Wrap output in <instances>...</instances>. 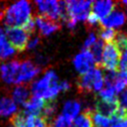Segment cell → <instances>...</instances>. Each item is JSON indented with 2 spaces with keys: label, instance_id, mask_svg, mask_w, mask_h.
<instances>
[{
  "label": "cell",
  "instance_id": "1",
  "mask_svg": "<svg viewBox=\"0 0 127 127\" xmlns=\"http://www.w3.org/2000/svg\"><path fill=\"white\" fill-rule=\"evenodd\" d=\"M61 91L60 81L54 70H47L45 75L31 85L33 96L43 98L45 101H55V98Z\"/></svg>",
  "mask_w": 127,
  "mask_h": 127
},
{
  "label": "cell",
  "instance_id": "2",
  "mask_svg": "<svg viewBox=\"0 0 127 127\" xmlns=\"http://www.w3.org/2000/svg\"><path fill=\"white\" fill-rule=\"evenodd\" d=\"M31 3L28 1H18L8 6L5 10V25L7 27H23L31 16Z\"/></svg>",
  "mask_w": 127,
  "mask_h": 127
},
{
  "label": "cell",
  "instance_id": "3",
  "mask_svg": "<svg viewBox=\"0 0 127 127\" xmlns=\"http://www.w3.org/2000/svg\"><path fill=\"white\" fill-rule=\"evenodd\" d=\"M104 86L103 73L101 68L94 66L84 74L80 75L77 81V88L80 92L100 91Z\"/></svg>",
  "mask_w": 127,
  "mask_h": 127
},
{
  "label": "cell",
  "instance_id": "4",
  "mask_svg": "<svg viewBox=\"0 0 127 127\" xmlns=\"http://www.w3.org/2000/svg\"><path fill=\"white\" fill-rule=\"evenodd\" d=\"M37 9L40 11L41 15L49 18L52 21L59 22L64 21L66 18L65 12V3L63 1H55V0H37L35 1Z\"/></svg>",
  "mask_w": 127,
  "mask_h": 127
},
{
  "label": "cell",
  "instance_id": "5",
  "mask_svg": "<svg viewBox=\"0 0 127 127\" xmlns=\"http://www.w3.org/2000/svg\"><path fill=\"white\" fill-rule=\"evenodd\" d=\"M121 60V52L117 46L111 42L107 43L103 48L100 68H104L107 71H116L119 69V64Z\"/></svg>",
  "mask_w": 127,
  "mask_h": 127
},
{
  "label": "cell",
  "instance_id": "6",
  "mask_svg": "<svg viewBox=\"0 0 127 127\" xmlns=\"http://www.w3.org/2000/svg\"><path fill=\"white\" fill-rule=\"evenodd\" d=\"M65 3V12L67 17L77 21H85L88 14L90 13L91 1H66Z\"/></svg>",
  "mask_w": 127,
  "mask_h": 127
},
{
  "label": "cell",
  "instance_id": "7",
  "mask_svg": "<svg viewBox=\"0 0 127 127\" xmlns=\"http://www.w3.org/2000/svg\"><path fill=\"white\" fill-rule=\"evenodd\" d=\"M5 35L15 51L17 50L22 52L27 48L30 35L22 27H7L5 30Z\"/></svg>",
  "mask_w": 127,
  "mask_h": 127
},
{
  "label": "cell",
  "instance_id": "8",
  "mask_svg": "<svg viewBox=\"0 0 127 127\" xmlns=\"http://www.w3.org/2000/svg\"><path fill=\"white\" fill-rule=\"evenodd\" d=\"M40 70L41 68L29 60L20 62L19 69H18L17 76L15 79V84L22 85L25 82L32 80L40 73Z\"/></svg>",
  "mask_w": 127,
  "mask_h": 127
},
{
  "label": "cell",
  "instance_id": "9",
  "mask_svg": "<svg viewBox=\"0 0 127 127\" xmlns=\"http://www.w3.org/2000/svg\"><path fill=\"white\" fill-rule=\"evenodd\" d=\"M72 63H73V65L76 71L80 75L84 74L85 72H87L89 69H91L95 65L94 59L88 50H82L81 52H79L74 57Z\"/></svg>",
  "mask_w": 127,
  "mask_h": 127
},
{
  "label": "cell",
  "instance_id": "10",
  "mask_svg": "<svg viewBox=\"0 0 127 127\" xmlns=\"http://www.w3.org/2000/svg\"><path fill=\"white\" fill-rule=\"evenodd\" d=\"M34 20L35 24L38 26L39 33L42 36H49L61 29V23L52 21L41 14H36Z\"/></svg>",
  "mask_w": 127,
  "mask_h": 127
},
{
  "label": "cell",
  "instance_id": "11",
  "mask_svg": "<svg viewBox=\"0 0 127 127\" xmlns=\"http://www.w3.org/2000/svg\"><path fill=\"white\" fill-rule=\"evenodd\" d=\"M20 61L14 60L9 63L0 64V77L8 84H15V79L19 69Z\"/></svg>",
  "mask_w": 127,
  "mask_h": 127
},
{
  "label": "cell",
  "instance_id": "12",
  "mask_svg": "<svg viewBox=\"0 0 127 127\" xmlns=\"http://www.w3.org/2000/svg\"><path fill=\"white\" fill-rule=\"evenodd\" d=\"M126 16L121 10H113L108 16L101 19L99 21V24L102 28L107 29H113L122 26L125 23Z\"/></svg>",
  "mask_w": 127,
  "mask_h": 127
},
{
  "label": "cell",
  "instance_id": "13",
  "mask_svg": "<svg viewBox=\"0 0 127 127\" xmlns=\"http://www.w3.org/2000/svg\"><path fill=\"white\" fill-rule=\"evenodd\" d=\"M45 104H46V101L43 98H40L37 96H32L24 103L23 112L28 115L38 117L41 115Z\"/></svg>",
  "mask_w": 127,
  "mask_h": 127
},
{
  "label": "cell",
  "instance_id": "14",
  "mask_svg": "<svg viewBox=\"0 0 127 127\" xmlns=\"http://www.w3.org/2000/svg\"><path fill=\"white\" fill-rule=\"evenodd\" d=\"M117 3L112 1H95L92 2V13L99 19H103L106 16H108L116 7Z\"/></svg>",
  "mask_w": 127,
  "mask_h": 127
},
{
  "label": "cell",
  "instance_id": "15",
  "mask_svg": "<svg viewBox=\"0 0 127 127\" xmlns=\"http://www.w3.org/2000/svg\"><path fill=\"white\" fill-rule=\"evenodd\" d=\"M35 116L28 115L21 111L15 113L11 117L10 122L12 123L13 127H35Z\"/></svg>",
  "mask_w": 127,
  "mask_h": 127
},
{
  "label": "cell",
  "instance_id": "16",
  "mask_svg": "<svg viewBox=\"0 0 127 127\" xmlns=\"http://www.w3.org/2000/svg\"><path fill=\"white\" fill-rule=\"evenodd\" d=\"M118 108H119V103L118 102L110 103V102L103 101L101 99H97L94 109H95L96 113L110 118Z\"/></svg>",
  "mask_w": 127,
  "mask_h": 127
},
{
  "label": "cell",
  "instance_id": "17",
  "mask_svg": "<svg viewBox=\"0 0 127 127\" xmlns=\"http://www.w3.org/2000/svg\"><path fill=\"white\" fill-rule=\"evenodd\" d=\"M80 112V103L76 100H67L64 104L62 115L69 121H73Z\"/></svg>",
  "mask_w": 127,
  "mask_h": 127
},
{
  "label": "cell",
  "instance_id": "18",
  "mask_svg": "<svg viewBox=\"0 0 127 127\" xmlns=\"http://www.w3.org/2000/svg\"><path fill=\"white\" fill-rule=\"evenodd\" d=\"M15 52L16 51L10 45L6 38L5 30L0 28V60H6L12 57L15 54Z\"/></svg>",
  "mask_w": 127,
  "mask_h": 127
},
{
  "label": "cell",
  "instance_id": "19",
  "mask_svg": "<svg viewBox=\"0 0 127 127\" xmlns=\"http://www.w3.org/2000/svg\"><path fill=\"white\" fill-rule=\"evenodd\" d=\"M17 112L16 103L9 97L0 98V116L7 117L10 115H14Z\"/></svg>",
  "mask_w": 127,
  "mask_h": 127
},
{
  "label": "cell",
  "instance_id": "20",
  "mask_svg": "<svg viewBox=\"0 0 127 127\" xmlns=\"http://www.w3.org/2000/svg\"><path fill=\"white\" fill-rule=\"evenodd\" d=\"M110 125L112 127H127V110L119 106L110 117Z\"/></svg>",
  "mask_w": 127,
  "mask_h": 127
},
{
  "label": "cell",
  "instance_id": "21",
  "mask_svg": "<svg viewBox=\"0 0 127 127\" xmlns=\"http://www.w3.org/2000/svg\"><path fill=\"white\" fill-rule=\"evenodd\" d=\"M30 95V90L26 85H17L12 92V100L18 104H24Z\"/></svg>",
  "mask_w": 127,
  "mask_h": 127
},
{
  "label": "cell",
  "instance_id": "22",
  "mask_svg": "<svg viewBox=\"0 0 127 127\" xmlns=\"http://www.w3.org/2000/svg\"><path fill=\"white\" fill-rule=\"evenodd\" d=\"M91 113L92 110L90 108H85V110L73 120V127H93Z\"/></svg>",
  "mask_w": 127,
  "mask_h": 127
},
{
  "label": "cell",
  "instance_id": "23",
  "mask_svg": "<svg viewBox=\"0 0 127 127\" xmlns=\"http://www.w3.org/2000/svg\"><path fill=\"white\" fill-rule=\"evenodd\" d=\"M103 48L104 44L101 40H97L95 44L90 48L89 52L91 53L94 62H95V66L100 68V64H101V58H102V53H103Z\"/></svg>",
  "mask_w": 127,
  "mask_h": 127
},
{
  "label": "cell",
  "instance_id": "24",
  "mask_svg": "<svg viewBox=\"0 0 127 127\" xmlns=\"http://www.w3.org/2000/svg\"><path fill=\"white\" fill-rule=\"evenodd\" d=\"M98 95H99L100 99L103 100V101L110 102V103L118 102V98L116 96V92H115V90H114L113 87L105 86L104 88H102L99 91V94Z\"/></svg>",
  "mask_w": 127,
  "mask_h": 127
},
{
  "label": "cell",
  "instance_id": "25",
  "mask_svg": "<svg viewBox=\"0 0 127 127\" xmlns=\"http://www.w3.org/2000/svg\"><path fill=\"white\" fill-rule=\"evenodd\" d=\"M91 120L95 127H109L110 126V118L98 114L92 110L91 113Z\"/></svg>",
  "mask_w": 127,
  "mask_h": 127
},
{
  "label": "cell",
  "instance_id": "26",
  "mask_svg": "<svg viewBox=\"0 0 127 127\" xmlns=\"http://www.w3.org/2000/svg\"><path fill=\"white\" fill-rule=\"evenodd\" d=\"M117 32L114 29H107V28H100L99 32H98V36H99V40H101L102 42H106V43H111L114 41L115 37H116Z\"/></svg>",
  "mask_w": 127,
  "mask_h": 127
},
{
  "label": "cell",
  "instance_id": "27",
  "mask_svg": "<svg viewBox=\"0 0 127 127\" xmlns=\"http://www.w3.org/2000/svg\"><path fill=\"white\" fill-rule=\"evenodd\" d=\"M48 127H72V122L61 114L54 118L48 124Z\"/></svg>",
  "mask_w": 127,
  "mask_h": 127
},
{
  "label": "cell",
  "instance_id": "28",
  "mask_svg": "<svg viewBox=\"0 0 127 127\" xmlns=\"http://www.w3.org/2000/svg\"><path fill=\"white\" fill-rule=\"evenodd\" d=\"M97 41V37L94 33H90L88 35V37L85 39L84 44H83V49L82 50H90V48L95 44V42Z\"/></svg>",
  "mask_w": 127,
  "mask_h": 127
},
{
  "label": "cell",
  "instance_id": "29",
  "mask_svg": "<svg viewBox=\"0 0 127 127\" xmlns=\"http://www.w3.org/2000/svg\"><path fill=\"white\" fill-rule=\"evenodd\" d=\"M85 21H86L87 27L90 28V29H94V28L99 24V19H98L92 12L88 14V16H87V18H86Z\"/></svg>",
  "mask_w": 127,
  "mask_h": 127
},
{
  "label": "cell",
  "instance_id": "30",
  "mask_svg": "<svg viewBox=\"0 0 127 127\" xmlns=\"http://www.w3.org/2000/svg\"><path fill=\"white\" fill-rule=\"evenodd\" d=\"M119 106L127 110V89L123 90L120 94V97L118 98Z\"/></svg>",
  "mask_w": 127,
  "mask_h": 127
},
{
  "label": "cell",
  "instance_id": "31",
  "mask_svg": "<svg viewBox=\"0 0 127 127\" xmlns=\"http://www.w3.org/2000/svg\"><path fill=\"white\" fill-rule=\"evenodd\" d=\"M40 37L39 36H35L33 38H30L29 41H28V44H27V49H35L39 44H40Z\"/></svg>",
  "mask_w": 127,
  "mask_h": 127
},
{
  "label": "cell",
  "instance_id": "32",
  "mask_svg": "<svg viewBox=\"0 0 127 127\" xmlns=\"http://www.w3.org/2000/svg\"><path fill=\"white\" fill-rule=\"evenodd\" d=\"M127 67V47L121 52V60L119 64V69Z\"/></svg>",
  "mask_w": 127,
  "mask_h": 127
},
{
  "label": "cell",
  "instance_id": "33",
  "mask_svg": "<svg viewBox=\"0 0 127 127\" xmlns=\"http://www.w3.org/2000/svg\"><path fill=\"white\" fill-rule=\"evenodd\" d=\"M118 75H119V77L125 82V84L127 85V67L122 68V69H119Z\"/></svg>",
  "mask_w": 127,
  "mask_h": 127
},
{
  "label": "cell",
  "instance_id": "34",
  "mask_svg": "<svg viewBox=\"0 0 127 127\" xmlns=\"http://www.w3.org/2000/svg\"><path fill=\"white\" fill-rule=\"evenodd\" d=\"M60 88H61V91H66L70 88V84L66 80L60 81Z\"/></svg>",
  "mask_w": 127,
  "mask_h": 127
}]
</instances>
